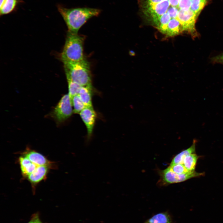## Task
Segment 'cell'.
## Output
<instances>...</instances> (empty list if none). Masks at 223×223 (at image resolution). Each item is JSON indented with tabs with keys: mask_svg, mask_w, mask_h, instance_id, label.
I'll return each mask as SVG.
<instances>
[{
	"mask_svg": "<svg viewBox=\"0 0 223 223\" xmlns=\"http://www.w3.org/2000/svg\"><path fill=\"white\" fill-rule=\"evenodd\" d=\"M198 16L191 9L181 10L179 12L178 20L179 22L183 32L190 34L193 37L198 36L195 24Z\"/></svg>",
	"mask_w": 223,
	"mask_h": 223,
	"instance_id": "cell-5",
	"label": "cell"
},
{
	"mask_svg": "<svg viewBox=\"0 0 223 223\" xmlns=\"http://www.w3.org/2000/svg\"><path fill=\"white\" fill-rule=\"evenodd\" d=\"M18 2L19 0H0V15H6L13 11Z\"/></svg>",
	"mask_w": 223,
	"mask_h": 223,
	"instance_id": "cell-14",
	"label": "cell"
},
{
	"mask_svg": "<svg viewBox=\"0 0 223 223\" xmlns=\"http://www.w3.org/2000/svg\"><path fill=\"white\" fill-rule=\"evenodd\" d=\"M19 162L22 176L26 178L38 166L23 155L19 157Z\"/></svg>",
	"mask_w": 223,
	"mask_h": 223,
	"instance_id": "cell-10",
	"label": "cell"
},
{
	"mask_svg": "<svg viewBox=\"0 0 223 223\" xmlns=\"http://www.w3.org/2000/svg\"><path fill=\"white\" fill-rule=\"evenodd\" d=\"M50 166H37L35 170L26 178L33 186L36 185L46 178Z\"/></svg>",
	"mask_w": 223,
	"mask_h": 223,
	"instance_id": "cell-8",
	"label": "cell"
},
{
	"mask_svg": "<svg viewBox=\"0 0 223 223\" xmlns=\"http://www.w3.org/2000/svg\"><path fill=\"white\" fill-rule=\"evenodd\" d=\"M73 112L75 114H79L85 107L78 94L73 96L71 99Z\"/></svg>",
	"mask_w": 223,
	"mask_h": 223,
	"instance_id": "cell-16",
	"label": "cell"
},
{
	"mask_svg": "<svg viewBox=\"0 0 223 223\" xmlns=\"http://www.w3.org/2000/svg\"><path fill=\"white\" fill-rule=\"evenodd\" d=\"M143 223H173V220L171 213L168 211L153 215Z\"/></svg>",
	"mask_w": 223,
	"mask_h": 223,
	"instance_id": "cell-12",
	"label": "cell"
},
{
	"mask_svg": "<svg viewBox=\"0 0 223 223\" xmlns=\"http://www.w3.org/2000/svg\"><path fill=\"white\" fill-rule=\"evenodd\" d=\"M208 0H191V9L198 16Z\"/></svg>",
	"mask_w": 223,
	"mask_h": 223,
	"instance_id": "cell-17",
	"label": "cell"
},
{
	"mask_svg": "<svg viewBox=\"0 0 223 223\" xmlns=\"http://www.w3.org/2000/svg\"><path fill=\"white\" fill-rule=\"evenodd\" d=\"M68 94L64 95L51 112L50 115L58 124H61L72 116L73 112Z\"/></svg>",
	"mask_w": 223,
	"mask_h": 223,
	"instance_id": "cell-4",
	"label": "cell"
},
{
	"mask_svg": "<svg viewBox=\"0 0 223 223\" xmlns=\"http://www.w3.org/2000/svg\"><path fill=\"white\" fill-rule=\"evenodd\" d=\"M199 156L195 153L190 154L185 157L183 164L188 170L195 171Z\"/></svg>",
	"mask_w": 223,
	"mask_h": 223,
	"instance_id": "cell-15",
	"label": "cell"
},
{
	"mask_svg": "<svg viewBox=\"0 0 223 223\" xmlns=\"http://www.w3.org/2000/svg\"><path fill=\"white\" fill-rule=\"evenodd\" d=\"M23 155L27 158L37 166H51L52 162L41 154L34 150H27Z\"/></svg>",
	"mask_w": 223,
	"mask_h": 223,
	"instance_id": "cell-9",
	"label": "cell"
},
{
	"mask_svg": "<svg viewBox=\"0 0 223 223\" xmlns=\"http://www.w3.org/2000/svg\"><path fill=\"white\" fill-rule=\"evenodd\" d=\"M86 127L88 140L91 138L97 117L96 113L93 107H85L79 113Z\"/></svg>",
	"mask_w": 223,
	"mask_h": 223,
	"instance_id": "cell-7",
	"label": "cell"
},
{
	"mask_svg": "<svg viewBox=\"0 0 223 223\" xmlns=\"http://www.w3.org/2000/svg\"><path fill=\"white\" fill-rule=\"evenodd\" d=\"M27 223H44L40 220L39 214L37 213L34 214L32 216L30 220Z\"/></svg>",
	"mask_w": 223,
	"mask_h": 223,
	"instance_id": "cell-21",
	"label": "cell"
},
{
	"mask_svg": "<svg viewBox=\"0 0 223 223\" xmlns=\"http://www.w3.org/2000/svg\"><path fill=\"white\" fill-rule=\"evenodd\" d=\"M92 87L81 86L78 95L85 107H93Z\"/></svg>",
	"mask_w": 223,
	"mask_h": 223,
	"instance_id": "cell-13",
	"label": "cell"
},
{
	"mask_svg": "<svg viewBox=\"0 0 223 223\" xmlns=\"http://www.w3.org/2000/svg\"><path fill=\"white\" fill-rule=\"evenodd\" d=\"M63 63L67 78L81 86L92 87L90 64L86 59Z\"/></svg>",
	"mask_w": 223,
	"mask_h": 223,
	"instance_id": "cell-2",
	"label": "cell"
},
{
	"mask_svg": "<svg viewBox=\"0 0 223 223\" xmlns=\"http://www.w3.org/2000/svg\"><path fill=\"white\" fill-rule=\"evenodd\" d=\"M68 89V94L70 99L74 96L78 94L82 86L67 78Z\"/></svg>",
	"mask_w": 223,
	"mask_h": 223,
	"instance_id": "cell-18",
	"label": "cell"
},
{
	"mask_svg": "<svg viewBox=\"0 0 223 223\" xmlns=\"http://www.w3.org/2000/svg\"><path fill=\"white\" fill-rule=\"evenodd\" d=\"M58 10L64 20L68 32L77 33L80 28L90 19L97 16L101 10L88 7L68 8L57 5Z\"/></svg>",
	"mask_w": 223,
	"mask_h": 223,
	"instance_id": "cell-1",
	"label": "cell"
},
{
	"mask_svg": "<svg viewBox=\"0 0 223 223\" xmlns=\"http://www.w3.org/2000/svg\"><path fill=\"white\" fill-rule=\"evenodd\" d=\"M162 182L165 184H170L185 181L192 178L203 176V173L197 172L195 171L187 173L178 174L173 171L168 167L161 171L160 173Z\"/></svg>",
	"mask_w": 223,
	"mask_h": 223,
	"instance_id": "cell-6",
	"label": "cell"
},
{
	"mask_svg": "<svg viewBox=\"0 0 223 223\" xmlns=\"http://www.w3.org/2000/svg\"><path fill=\"white\" fill-rule=\"evenodd\" d=\"M84 37L78 33L68 32L61 54L62 62H78L85 59L83 53Z\"/></svg>",
	"mask_w": 223,
	"mask_h": 223,
	"instance_id": "cell-3",
	"label": "cell"
},
{
	"mask_svg": "<svg viewBox=\"0 0 223 223\" xmlns=\"http://www.w3.org/2000/svg\"><path fill=\"white\" fill-rule=\"evenodd\" d=\"M214 62L223 64V53L213 58Z\"/></svg>",
	"mask_w": 223,
	"mask_h": 223,
	"instance_id": "cell-22",
	"label": "cell"
},
{
	"mask_svg": "<svg viewBox=\"0 0 223 223\" xmlns=\"http://www.w3.org/2000/svg\"><path fill=\"white\" fill-rule=\"evenodd\" d=\"M197 141L196 140L194 139L191 146L176 155L172 160L169 166H172L178 164H183L184 160L186 157L190 154L195 153Z\"/></svg>",
	"mask_w": 223,
	"mask_h": 223,
	"instance_id": "cell-11",
	"label": "cell"
},
{
	"mask_svg": "<svg viewBox=\"0 0 223 223\" xmlns=\"http://www.w3.org/2000/svg\"><path fill=\"white\" fill-rule=\"evenodd\" d=\"M168 167L173 171L178 174L185 173L190 171L186 169L183 164H178Z\"/></svg>",
	"mask_w": 223,
	"mask_h": 223,
	"instance_id": "cell-19",
	"label": "cell"
},
{
	"mask_svg": "<svg viewBox=\"0 0 223 223\" xmlns=\"http://www.w3.org/2000/svg\"><path fill=\"white\" fill-rule=\"evenodd\" d=\"M191 0H180L179 7L181 10H187L191 9Z\"/></svg>",
	"mask_w": 223,
	"mask_h": 223,
	"instance_id": "cell-20",
	"label": "cell"
}]
</instances>
